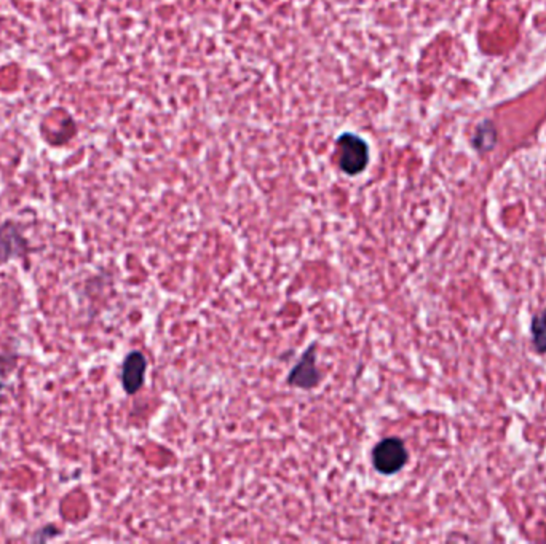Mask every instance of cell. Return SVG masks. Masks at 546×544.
Returning a JSON list of instances; mask_svg holds the SVG:
<instances>
[{
	"mask_svg": "<svg viewBox=\"0 0 546 544\" xmlns=\"http://www.w3.org/2000/svg\"><path fill=\"white\" fill-rule=\"evenodd\" d=\"M28 243L20 234L18 227L12 222L0 226V265L7 264L8 260L24 256Z\"/></svg>",
	"mask_w": 546,
	"mask_h": 544,
	"instance_id": "5",
	"label": "cell"
},
{
	"mask_svg": "<svg viewBox=\"0 0 546 544\" xmlns=\"http://www.w3.org/2000/svg\"><path fill=\"white\" fill-rule=\"evenodd\" d=\"M406 463V445L398 437L383 439L373 451V465L381 475H397Z\"/></svg>",
	"mask_w": 546,
	"mask_h": 544,
	"instance_id": "2",
	"label": "cell"
},
{
	"mask_svg": "<svg viewBox=\"0 0 546 544\" xmlns=\"http://www.w3.org/2000/svg\"><path fill=\"white\" fill-rule=\"evenodd\" d=\"M320 381L321 372L317 367V351H315V345H312L307 348L304 356L289 373L288 383L296 388L312 389Z\"/></svg>",
	"mask_w": 546,
	"mask_h": 544,
	"instance_id": "3",
	"label": "cell"
},
{
	"mask_svg": "<svg viewBox=\"0 0 546 544\" xmlns=\"http://www.w3.org/2000/svg\"><path fill=\"white\" fill-rule=\"evenodd\" d=\"M532 345L539 355L546 353V308L531 319Z\"/></svg>",
	"mask_w": 546,
	"mask_h": 544,
	"instance_id": "6",
	"label": "cell"
},
{
	"mask_svg": "<svg viewBox=\"0 0 546 544\" xmlns=\"http://www.w3.org/2000/svg\"><path fill=\"white\" fill-rule=\"evenodd\" d=\"M339 168L349 176H357L366 170L369 164V148L366 140L353 132H343L337 140Z\"/></svg>",
	"mask_w": 546,
	"mask_h": 544,
	"instance_id": "1",
	"label": "cell"
},
{
	"mask_svg": "<svg viewBox=\"0 0 546 544\" xmlns=\"http://www.w3.org/2000/svg\"><path fill=\"white\" fill-rule=\"evenodd\" d=\"M148 369V361L140 351H133L126 356L122 369V385L128 395H134L144 385V373Z\"/></svg>",
	"mask_w": 546,
	"mask_h": 544,
	"instance_id": "4",
	"label": "cell"
}]
</instances>
